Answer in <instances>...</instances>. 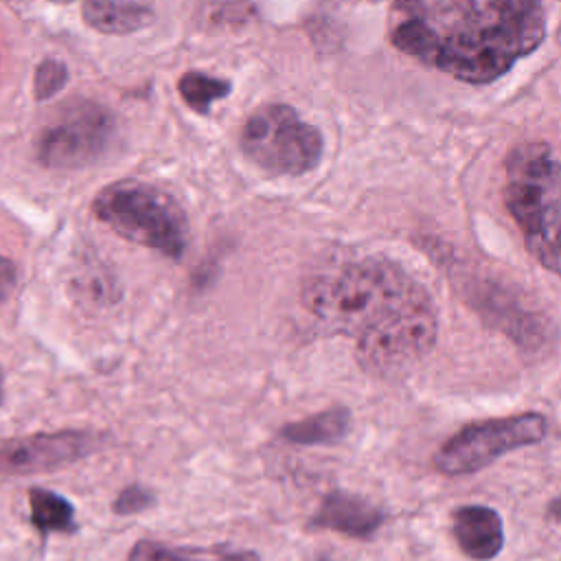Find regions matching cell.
Segmentation results:
<instances>
[{
  "mask_svg": "<svg viewBox=\"0 0 561 561\" xmlns=\"http://www.w3.org/2000/svg\"><path fill=\"white\" fill-rule=\"evenodd\" d=\"M103 443L101 434L85 430L39 432L0 443V473L33 476L77 462Z\"/></svg>",
  "mask_w": 561,
  "mask_h": 561,
  "instance_id": "ba28073f",
  "label": "cell"
},
{
  "mask_svg": "<svg viewBox=\"0 0 561 561\" xmlns=\"http://www.w3.org/2000/svg\"><path fill=\"white\" fill-rule=\"evenodd\" d=\"M151 502H153V495L149 489H145L140 484H131L118 493V497L114 502V511L118 515H131V513L145 511Z\"/></svg>",
  "mask_w": 561,
  "mask_h": 561,
  "instance_id": "e0dca14e",
  "label": "cell"
},
{
  "mask_svg": "<svg viewBox=\"0 0 561 561\" xmlns=\"http://www.w3.org/2000/svg\"><path fill=\"white\" fill-rule=\"evenodd\" d=\"M504 202L524 245L561 276V162L546 142L528 140L506 156Z\"/></svg>",
  "mask_w": 561,
  "mask_h": 561,
  "instance_id": "3957f363",
  "label": "cell"
},
{
  "mask_svg": "<svg viewBox=\"0 0 561 561\" xmlns=\"http://www.w3.org/2000/svg\"><path fill=\"white\" fill-rule=\"evenodd\" d=\"M348 427L351 412L342 405H335L320 414L285 425L280 436L294 445H333L348 434Z\"/></svg>",
  "mask_w": 561,
  "mask_h": 561,
  "instance_id": "7c38bea8",
  "label": "cell"
},
{
  "mask_svg": "<svg viewBox=\"0 0 561 561\" xmlns=\"http://www.w3.org/2000/svg\"><path fill=\"white\" fill-rule=\"evenodd\" d=\"M83 20L101 33L125 35L149 26L153 13L149 7L131 0H85Z\"/></svg>",
  "mask_w": 561,
  "mask_h": 561,
  "instance_id": "8fae6325",
  "label": "cell"
},
{
  "mask_svg": "<svg viewBox=\"0 0 561 561\" xmlns=\"http://www.w3.org/2000/svg\"><path fill=\"white\" fill-rule=\"evenodd\" d=\"M68 81V68L57 59H44L35 68L33 77V92L37 101H46L55 96Z\"/></svg>",
  "mask_w": 561,
  "mask_h": 561,
  "instance_id": "2e32d148",
  "label": "cell"
},
{
  "mask_svg": "<svg viewBox=\"0 0 561 561\" xmlns=\"http://www.w3.org/2000/svg\"><path fill=\"white\" fill-rule=\"evenodd\" d=\"M302 302L324 329L353 337L359 364L381 377L408 373L438 340L434 300L383 256H364L313 276Z\"/></svg>",
  "mask_w": 561,
  "mask_h": 561,
  "instance_id": "6da1fadb",
  "label": "cell"
},
{
  "mask_svg": "<svg viewBox=\"0 0 561 561\" xmlns=\"http://www.w3.org/2000/svg\"><path fill=\"white\" fill-rule=\"evenodd\" d=\"M241 149L272 175H302L320 162L324 140L318 127L305 123L291 105L270 103L245 121Z\"/></svg>",
  "mask_w": 561,
  "mask_h": 561,
  "instance_id": "5b68a950",
  "label": "cell"
},
{
  "mask_svg": "<svg viewBox=\"0 0 561 561\" xmlns=\"http://www.w3.org/2000/svg\"><path fill=\"white\" fill-rule=\"evenodd\" d=\"M129 561H259V554L252 550L219 554V552L173 548L156 541H138L129 552Z\"/></svg>",
  "mask_w": 561,
  "mask_h": 561,
  "instance_id": "5bb4252c",
  "label": "cell"
},
{
  "mask_svg": "<svg viewBox=\"0 0 561 561\" xmlns=\"http://www.w3.org/2000/svg\"><path fill=\"white\" fill-rule=\"evenodd\" d=\"M15 280H18V272L13 261L0 254V305L11 296Z\"/></svg>",
  "mask_w": 561,
  "mask_h": 561,
  "instance_id": "ac0fdd59",
  "label": "cell"
},
{
  "mask_svg": "<svg viewBox=\"0 0 561 561\" xmlns=\"http://www.w3.org/2000/svg\"><path fill=\"white\" fill-rule=\"evenodd\" d=\"M178 90H180V96L188 103V107H193L195 112L206 114L213 101L224 99V96L230 94V81L210 77L206 72L188 70L180 77Z\"/></svg>",
  "mask_w": 561,
  "mask_h": 561,
  "instance_id": "9a60e30c",
  "label": "cell"
},
{
  "mask_svg": "<svg viewBox=\"0 0 561 561\" xmlns=\"http://www.w3.org/2000/svg\"><path fill=\"white\" fill-rule=\"evenodd\" d=\"M548 421L539 412L497 416L469 423L451 434L434 454V465L445 476L476 473L497 458L546 438Z\"/></svg>",
  "mask_w": 561,
  "mask_h": 561,
  "instance_id": "52a82bcc",
  "label": "cell"
},
{
  "mask_svg": "<svg viewBox=\"0 0 561 561\" xmlns=\"http://www.w3.org/2000/svg\"><path fill=\"white\" fill-rule=\"evenodd\" d=\"M2 394H4V379H2V370H0V401H2Z\"/></svg>",
  "mask_w": 561,
  "mask_h": 561,
  "instance_id": "ffe728a7",
  "label": "cell"
},
{
  "mask_svg": "<svg viewBox=\"0 0 561 561\" xmlns=\"http://www.w3.org/2000/svg\"><path fill=\"white\" fill-rule=\"evenodd\" d=\"M31 522L33 526L48 535V533H72L77 530L75 524V506L59 493L48 489H31Z\"/></svg>",
  "mask_w": 561,
  "mask_h": 561,
  "instance_id": "4fadbf2b",
  "label": "cell"
},
{
  "mask_svg": "<svg viewBox=\"0 0 561 561\" xmlns=\"http://www.w3.org/2000/svg\"><path fill=\"white\" fill-rule=\"evenodd\" d=\"M116 140V116L90 99L59 107L35 138V156L48 169H83L105 158Z\"/></svg>",
  "mask_w": 561,
  "mask_h": 561,
  "instance_id": "8992f818",
  "label": "cell"
},
{
  "mask_svg": "<svg viewBox=\"0 0 561 561\" xmlns=\"http://www.w3.org/2000/svg\"><path fill=\"white\" fill-rule=\"evenodd\" d=\"M454 539L471 561H491L504 548V524L497 511L482 504H467L454 511Z\"/></svg>",
  "mask_w": 561,
  "mask_h": 561,
  "instance_id": "30bf717a",
  "label": "cell"
},
{
  "mask_svg": "<svg viewBox=\"0 0 561 561\" xmlns=\"http://www.w3.org/2000/svg\"><path fill=\"white\" fill-rule=\"evenodd\" d=\"M61 2H70V0H61Z\"/></svg>",
  "mask_w": 561,
  "mask_h": 561,
  "instance_id": "44dd1931",
  "label": "cell"
},
{
  "mask_svg": "<svg viewBox=\"0 0 561 561\" xmlns=\"http://www.w3.org/2000/svg\"><path fill=\"white\" fill-rule=\"evenodd\" d=\"M548 517L554 519V522H561V497H554V500L548 504Z\"/></svg>",
  "mask_w": 561,
  "mask_h": 561,
  "instance_id": "d6986e66",
  "label": "cell"
},
{
  "mask_svg": "<svg viewBox=\"0 0 561 561\" xmlns=\"http://www.w3.org/2000/svg\"><path fill=\"white\" fill-rule=\"evenodd\" d=\"M383 519H386V513L377 504L368 502L366 497L344 493V491H333L324 495L318 511L311 515L309 526L342 533L355 539H368L381 528Z\"/></svg>",
  "mask_w": 561,
  "mask_h": 561,
  "instance_id": "9c48e42d",
  "label": "cell"
},
{
  "mask_svg": "<svg viewBox=\"0 0 561 561\" xmlns=\"http://www.w3.org/2000/svg\"><path fill=\"white\" fill-rule=\"evenodd\" d=\"M546 37L541 0H392V44L467 83H489Z\"/></svg>",
  "mask_w": 561,
  "mask_h": 561,
  "instance_id": "7a4b0ae2",
  "label": "cell"
},
{
  "mask_svg": "<svg viewBox=\"0 0 561 561\" xmlns=\"http://www.w3.org/2000/svg\"><path fill=\"white\" fill-rule=\"evenodd\" d=\"M99 221L116 234L138 245L180 259L186 248V215L164 191L138 182L121 180L101 188L92 202Z\"/></svg>",
  "mask_w": 561,
  "mask_h": 561,
  "instance_id": "277c9868",
  "label": "cell"
}]
</instances>
